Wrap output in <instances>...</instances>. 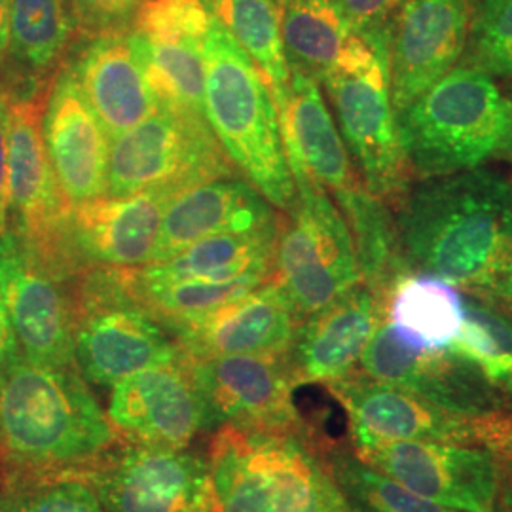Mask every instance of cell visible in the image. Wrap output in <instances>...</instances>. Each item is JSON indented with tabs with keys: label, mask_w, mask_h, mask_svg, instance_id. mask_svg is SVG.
I'll return each instance as SVG.
<instances>
[{
	"label": "cell",
	"mask_w": 512,
	"mask_h": 512,
	"mask_svg": "<svg viewBox=\"0 0 512 512\" xmlns=\"http://www.w3.org/2000/svg\"><path fill=\"white\" fill-rule=\"evenodd\" d=\"M393 211L412 272L467 294L512 258V181L492 169L418 181Z\"/></svg>",
	"instance_id": "cell-1"
},
{
	"label": "cell",
	"mask_w": 512,
	"mask_h": 512,
	"mask_svg": "<svg viewBox=\"0 0 512 512\" xmlns=\"http://www.w3.org/2000/svg\"><path fill=\"white\" fill-rule=\"evenodd\" d=\"M450 353L476 366L512 410V313L465 296V321Z\"/></svg>",
	"instance_id": "cell-32"
},
{
	"label": "cell",
	"mask_w": 512,
	"mask_h": 512,
	"mask_svg": "<svg viewBox=\"0 0 512 512\" xmlns=\"http://www.w3.org/2000/svg\"><path fill=\"white\" fill-rule=\"evenodd\" d=\"M384 319V300L359 285L306 317L287 355L294 384H336L351 376Z\"/></svg>",
	"instance_id": "cell-23"
},
{
	"label": "cell",
	"mask_w": 512,
	"mask_h": 512,
	"mask_svg": "<svg viewBox=\"0 0 512 512\" xmlns=\"http://www.w3.org/2000/svg\"><path fill=\"white\" fill-rule=\"evenodd\" d=\"M355 456L410 492L461 512H492L499 503V463L488 448L423 442L365 440Z\"/></svg>",
	"instance_id": "cell-13"
},
{
	"label": "cell",
	"mask_w": 512,
	"mask_h": 512,
	"mask_svg": "<svg viewBox=\"0 0 512 512\" xmlns=\"http://www.w3.org/2000/svg\"><path fill=\"white\" fill-rule=\"evenodd\" d=\"M353 505V503H351ZM353 509H355V512H376V511H370V509H365V507H357V505H353Z\"/></svg>",
	"instance_id": "cell-48"
},
{
	"label": "cell",
	"mask_w": 512,
	"mask_h": 512,
	"mask_svg": "<svg viewBox=\"0 0 512 512\" xmlns=\"http://www.w3.org/2000/svg\"><path fill=\"white\" fill-rule=\"evenodd\" d=\"M406 0H336L353 35L365 40L389 73V46Z\"/></svg>",
	"instance_id": "cell-37"
},
{
	"label": "cell",
	"mask_w": 512,
	"mask_h": 512,
	"mask_svg": "<svg viewBox=\"0 0 512 512\" xmlns=\"http://www.w3.org/2000/svg\"><path fill=\"white\" fill-rule=\"evenodd\" d=\"M42 137L65 202L107 196L112 141L65 59L46 92Z\"/></svg>",
	"instance_id": "cell-20"
},
{
	"label": "cell",
	"mask_w": 512,
	"mask_h": 512,
	"mask_svg": "<svg viewBox=\"0 0 512 512\" xmlns=\"http://www.w3.org/2000/svg\"><path fill=\"white\" fill-rule=\"evenodd\" d=\"M277 224L253 232L200 239L169 260L135 270L152 281H268L274 277Z\"/></svg>",
	"instance_id": "cell-27"
},
{
	"label": "cell",
	"mask_w": 512,
	"mask_h": 512,
	"mask_svg": "<svg viewBox=\"0 0 512 512\" xmlns=\"http://www.w3.org/2000/svg\"><path fill=\"white\" fill-rule=\"evenodd\" d=\"M461 61L512 82V0H473L471 33Z\"/></svg>",
	"instance_id": "cell-34"
},
{
	"label": "cell",
	"mask_w": 512,
	"mask_h": 512,
	"mask_svg": "<svg viewBox=\"0 0 512 512\" xmlns=\"http://www.w3.org/2000/svg\"><path fill=\"white\" fill-rule=\"evenodd\" d=\"M107 512H217L207 458L118 442L86 473Z\"/></svg>",
	"instance_id": "cell-14"
},
{
	"label": "cell",
	"mask_w": 512,
	"mask_h": 512,
	"mask_svg": "<svg viewBox=\"0 0 512 512\" xmlns=\"http://www.w3.org/2000/svg\"><path fill=\"white\" fill-rule=\"evenodd\" d=\"M203 57L205 118L220 147L279 213L291 211L296 186L266 76L217 18L205 38Z\"/></svg>",
	"instance_id": "cell-4"
},
{
	"label": "cell",
	"mask_w": 512,
	"mask_h": 512,
	"mask_svg": "<svg viewBox=\"0 0 512 512\" xmlns=\"http://www.w3.org/2000/svg\"><path fill=\"white\" fill-rule=\"evenodd\" d=\"M0 294L31 365H74L73 287L44 270L12 230L0 234Z\"/></svg>",
	"instance_id": "cell-16"
},
{
	"label": "cell",
	"mask_w": 512,
	"mask_h": 512,
	"mask_svg": "<svg viewBox=\"0 0 512 512\" xmlns=\"http://www.w3.org/2000/svg\"><path fill=\"white\" fill-rule=\"evenodd\" d=\"M177 196L169 190H154L69 205L63 253L74 279L93 268L152 264L165 209Z\"/></svg>",
	"instance_id": "cell-15"
},
{
	"label": "cell",
	"mask_w": 512,
	"mask_h": 512,
	"mask_svg": "<svg viewBox=\"0 0 512 512\" xmlns=\"http://www.w3.org/2000/svg\"><path fill=\"white\" fill-rule=\"evenodd\" d=\"M76 38L69 0H12L10 46L0 67L10 92H48Z\"/></svg>",
	"instance_id": "cell-26"
},
{
	"label": "cell",
	"mask_w": 512,
	"mask_h": 512,
	"mask_svg": "<svg viewBox=\"0 0 512 512\" xmlns=\"http://www.w3.org/2000/svg\"><path fill=\"white\" fill-rule=\"evenodd\" d=\"M74 365L88 384L110 385L184 357L171 332L135 300L124 268H93L76 279Z\"/></svg>",
	"instance_id": "cell-6"
},
{
	"label": "cell",
	"mask_w": 512,
	"mask_h": 512,
	"mask_svg": "<svg viewBox=\"0 0 512 512\" xmlns=\"http://www.w3.org/2000/svg\"><path fill=\"white\" fill-rule=\"evenodd\" d=\"M275 107L294 184L310 181L332 194L363 184L315 78L291 69L289 88Z\"/></svg>",
	"instance_id": "cell-22"
},
{
	"label": "cell",
	"mask_w": 512,
	"mask_h": 512,
	"mask_svg": "<svg viewBox=\"0 0 512 512\" xmlns=\"http://www.w3.org/2000/svg\"><path fill=\"white\" fill-rule=\"evenodd\" d=\"M213 21L203 0H147L133 31L150 42L205 44Z\"/></svg>",
	"instance_id": "cell-36"
},
{
	"label": "cell",
	"mask_w": 512,
	"mask_h": 512,
	"mask_svg": "<svg viewBox=\"0 0 512 512\" xmlns=\"http://www.w3.org/2000/svg\"><path fill=\"white\" fill-rule=\"evenodd\" d=\"M471 296L482 298L512 313V258L490 279L488 285H484L480 291H476Z\"/></svg>",
	"instance_id": "cell-40"
},
{
	"label": "cell",
	"mask_w": 512,
	"mask_h": 512,
	"mask_svg": "<svg viewBox=\"0 0 512 512\" xmlns=\"http://www.w3.org/2000/svg\"><path fill=\"white\" fill-rule=\"evenodd\" d=\"M507 118V95L490 76L461 61L397 112L412 181L475 169L495 158Z\"/></svg>",
	"instance_id": "cell-5"
},
{
	"label": "cell",
	"mask_w": 512,
	"mask_h": 512,
	"mask_svg": "<svg viewBox=\"0 0 512 512\" xmlns=\"http://www.w3.org/2000/svg\"><path fill=\"white\" fill-rule=\"evenodd\" d=\"M509 90H511V95H509V97H512V82H511V86H509Z\"/></svg>",
	"instance_id": "cell-49"
},
{
	"label": "cell",
	"mask_w": 512,
	"mask_h": 512,
	"mask_svg": "<svg viewBox=\"0 0 512 512\" xmlns=\"http://www.w3.org/2000/svg\"><path fill=\"white\" fill-rule=\"evenodd\" d=\"M495 458H497V461H512V439L507 444V448L503 452H499Z\"/></svg>",
	"instance_id": "cell-46"
},
{
	"label": "cell",
	"mask_w": 512,
	"mask_h": 512,
	"mask_svg": "<svg viewBox=\"0 0 512 512\" xmlns=\"http://www.w3.org/2000/svg\"><path fill=\"white\" fill-rule=\"evenodd\" d=\"M76 38L128 33L147 0H69ZM74 38V40H76Z\"/></svg>",
	"instance_id": "cell-38"
},
{
	"label": "cell",
	"mask_w": 512,
	"mask_h": 512,
	"mask_svg": "<svg viewBox=\"0 0 512 512\" xmlns=\"http://www.w3.org/2000/svg\"><path fill=\"white\" fill-rule=\"evenodd\" d=\"M281 35L289 67L321 82L344 54L353 31L336 0H283Z\"/></svg>",
	"instance_id": "cell-30"
},
{
	"label": "cell",
	"mask_w": 512,
	"mask_h": 512,
	"mask_svg": "<svg viewBox=\"0 0 512 512\" xmlns=\"http://www.w3.org/2000/svg\"><path fill=\"white\" fill-rule=\"evenodd\" d=\"M65 61L71 65L110 141L158 110L148 88L135 31L76 38Z\"/></svg>",
	"instance_id": "cell-24"
},
{
	"label": "cell",
	"mask_w": 512,
	"mask_h": 512,
	"mask_svg": "<svg viewBox=\"0 0 512 512\" xmlns=\"http://www.w3.org/2000/svg\"><path fill=\"white\" fill-rule=\"evenodd\" d=\"M2 486L16 497L19 512H107L90 480L80 473L19 478Z\"/></svg>",
	"instance_id": "cell-35"
},
{
	"label": "cell",
	"mask_w": 512,
	"mask_h": 512,
	"mask_svg": "<svg viewBox=\"0 0 512 512\" xmlns=\"http://www.w3.org/2000/svg\"><path fill=\"white\" fill-rule=\"evenodd\" d=\"M319 450L338 488L357 507L376 512H461L410 492L340 444L319 439Z\"/></svg>",
	"instance_id": "cell-33"
},
{
	"label": "cell",
	"mask_w": 512,
	"mask_h": 512,
	"mask_svg": "<svg viewBox=\"0 0 512 512\" xmlns=\"http://www.w3.org/2000/svg\"><path fill=\"white\" fill-rule=\"evenodd\" d=\"M348 412L353 444L365 440H423L488 448L494 456L512 439V412L486 418L461 416L427 403L397 385L368 378L355 370L329 385Z\"/></svg>",
	"instance_id": "cell-11"
},
{
	"label": "cell",
	"mask_w": 512,
	"mask_h": 512,
	"mask_svg": "<svg viewBox=\"0 0 512 512\" xmlns=\"http://www.w3.org/2000/svg\"><path fill=\"white\" fill-rule=\"evenodd\" d=\"M283 289L272 279L217 310L165 325L186 359L289 355L300 327Z\"/></svg>",
	"instance_id": "cell-19"
},
{
	"label": "cell",
	"mask_w": 512,
	"mask_h": 512,
	"mask_svg": "<svg viewBox=\"0 0 512 512\" xmlns=\"http://www.w3.org/2000/svg\"><path fill=\"white\" fill-rule=\"evenodd\" d=\"M492 512H512V509L505 507V505H501V503H497V505H495L494 511Z\"/></svg>",
	"instance_id": "cell-47"
},
{
	"label": "cell",
	"mask_w": 512,
	"mask_h": 512,
	"mask_svg": "<svg viewBox=\"0 0 512 512\" xmlns=\"http://www.w3.org/2000/svg\"><path fill=\"white\" fill-rule=\"evenodd\" d=\"M266 76L275 99L287 92L291 67L285 55L281 18L283 0H203Z\"/></svg>",
	"instance_id": "cell-31"
},
{
	"label": "cell",
	"mask_w": 512,
	"mask_h": 512,
	"mask_svg": "<svg viewBox=\"0 0 512 512\" xmlns=\"http://www.w3.org/2000/svg\"><path fill=\"white\" fill-rule=\"evenodd\" d=\"M349 156L366 190L391 209L412 186L404 156L389 73L365 40L353 35L334 69L321 82Z\"/></svg>",
	"instance_id": "cell-7"
},
{
	"label": "cell",
	"mask_w": 512,
	"mask_h": 512,
	"mask_svg": "<svg viewBox=\"0 0 512 512\" xmlns=\"http://www.w3.org/2000/svg\"><path fill=\"white\" fill-rule=\"evenodd\" d=\"M241 177L205 114L160 107L110 145L107 196L186 190Z\"/></svg>",
	"instance_id": "cell-9"
},
{
	"label": "cell",
	"mask_w": 512,
	"mask_h": 512,
	"mask_svg": "<svg viewBox=\"0 0 512 512\" xmlns=\"http://www.w3.org/2000/svg\"><path fill=\"white\" fill-rule=\"evenodd\" d=\"M473 0H406L389 46V92L399 112L463 59Z\"/></svg>",
	"instance_id": "cell-21"
},
{
	"label": "cell",
	"mask_w": 512,
	"mask_h": 512,
	"mask_svg": "<svg viewBox=\"0 0 512 512\" xmlns=\"http://www.w3.org/2000/svg\"><path fill=\"white\" fill-rule=\"evenodd\" d=\"M499 463V503L512 509V461Z\"/></svg>",
	"instance_id": "cell-44"
},
{
	"label": "cell",
	"mask_w": 512,
	"mask_h": 512,
	"mask_svg": "<svg viewBox=\"0 0 512 512\" xmlns=\"http://www.w3.org/2000/svg\"><path fill=\"white\" fill-rule=\"evenodd\" d=\"M294 186L293 209L279 213L274 281L304 321L363 279L348 222L329 192L310 181Z\"/></svg>",
	"instance_id": "cell-8"
},
{
	"label": "cell",
	"mask_w": 512,
	"mask_h": 512,
	"mask_svg": "<svg viewBox=\"0 0 512 512\" xmlns=\"http://www.w3.org/2000/svg\"><path fill=\"white\" fill-rule=\"evenodd\" d=\"M0 512H19L16 497L2 484H0Z\"/></svg>",
	"instance_id": "cell-45"
},
{
	"label": "cell",
	"mask_w": 512,
	"mask_h": 512,
	"mask_svg": "<svg viewBox=\"0 0 512 512\" xmlns=\"http://www.w3.org/2000/svg\"><path fill=\"white\" fill-rule=\"evenodd\" d=\"M21 357L18 338L0 294V376Z\"/></svg>",
	"instance_id": "cell-41"
},
{
	"label": "cell",
	"mask_w": 512,
	"mask_h": 512,
	"mask_svg": "<svg viewBox=\"0 0 512 512\" xmlns=\"http://www.w3.org/2000/svg\"><path fill=\"white\" fill-rule=\"evenodd\" d=\"M107 418L122 442L188 448L205 431L202 399L188 361L147 368L110 385Z\"/></svg>",
	"instance_id": "cell-18"
},
{
	"label": "cell",
	"mask_w": 512,
	"mask_h": 512,
	"mask_svg": "<svg viewBox=\"0 0 512 512\" xmlns=\"http://www.w3.org/2000/svg\"><path fill=\"white\" fill-rule=\"evenodd\" d=\"M511 181H512V179H511Z\"/></svg>",
	"instance_id": "cell-50"
},
{
	"label": "cell",
	"mask_w": 512,
	"mask_h": 512,
	"mask_svg": "<svg viewBox=\"0 0 512 512\" xmlns=\"http://www.w3.org/2000/svg\"><path fill=\"white\" fill-rule=\"evenodd\" d=\"M495 158H501L503 162L512 164V97L507 95V118H505V129L499 148L495 152Z\"/></svg>",
	"instance_id": "cell-43"
},
{
	"label": "cell",
	"mask_w": 512,
	"mask_h": 512,
	"mask_svg": "<svg viewBox=\"0 0 512 512\" xmlns=\"http://www.w3.org/2000/svg\"><path fill=\"white\" fill-rule=\"evenodd\" d=\"M277 222L279 211L243 177L194 186L167 205L152 264L179 255L200 239L253 232Z\"/></svg>",
	"instance_id": "cell-25"
},
{
	"label": "cell",
	"mask_w": 512,
	"mask_h": 512,
	"mask_svg": "<svg viewBox=\"0 0 512 512\" xmlns=\"http://www.w3.org/2000/svg\"><path fill=\"white\" fill-rule=\"evenodd\" d=\"M8 230L38 264L73 287L63 228L69 211L42 137L46 92L8 90Z\"/></svg>",
	"instance_id": "cell-10"
},
{
	"label": "cell",
	"mask_w": 512,
	"mask_h": 512,
	"mask_svg": "<svg viewBox=\"0 0 512 512\" xmlns=\"http://www.w3.org/2000/svg\"><path fill=\"white\" fill-rule=\"evenodd\" d=\"M359 372L435 404L442 410L486 418L512 412L482 372L469 361L444 351L412 348L382 319L359 361Z\"/></svg>",
	"instance_id": "cell-17"
},
{
	"label": "cell",
	"mask_w": 512,
	"mask_h": 512,
	"mask_svg": "<svg viewBox=\"0 0 512 512\" xmlns=\"http://www.w3.org/2000/svg\"><path fill=\"white\" fill-rule=\"evenodd\" d=\"M207 463L217 512H355L319 450V437L222 425Z\"/></svg>",
	"instance_id": "cell-3"
},
{
	"label": "cell",
	"mask_w": 512,
	"mask_h": 512,
	"mask_svg": "<svg viewBox=\"0 0 512 512\" xmlns=\"http://www.w3.org/2000/svg\"><path fill=\"white\" fill-rule=\"evenodd\" d=\"M186 361L202 399L205 431H217L222 425L277 435L310 429L294 403L296 384L287 355Z\"/></svg>",
	"instance_id": "cell-12"
},
{
	"label": "cell",
	"mask_w": 512,
	"mask_h": 512,
	"mask_svg": "<svg viewBox=\"0 0 512 512\" xmlns=\"http://www.w3.org/2000/svg\"><path fill=\"white\" fill-rule=\"evenodd\" d=\"M8 99L0 74V234L8 230Z\"/></svg>",
	"instance_id": "cell-39"
},
{
	"label": "cell",
	"mask_w": 512,
	"mask_h": 512,
	"mask_svg": "<svg viewBox=\"0 0 512 512\" xmlns=\"http://www.w3.org/2000/svg\"><path fill=\"white\" fill-rule=\"evenodd\" d=\"M384 319L412 348L444 351L465 321V296L437 275H403L384 298Z\"/></svg>",
	"instance_id": "cell-28"
},
{
	"label": "cell",
	"mask_w": 512,
	"mask_h": 512,
	"mask_svg": "<svg viewBox=\"0 0 512 512\" xmlns=\"http://www.w3.org/2000/svg\"><path fill=\"white\" fill-rule=\"evenodd\" d=\"M10 14H12V0H0V67L10 46Z\"/></svg>",
	"instance_id": "cell-42"
},
{
	"label": "cell",
	"mask_w": 512,
	"mask_h": 512,
	"mask_svg": "<svg viewBox=\"0 0 512 512\" xmlns=\"http://www.w3.org/2000/svg\"><path fill=\"white\" fill-rule=\"evenodd\" d=\"M332 196L348 222L363 285L384 300L391 287L412 272L395 211L365 184Z\"/></svg>",
	"instance_id": "cell-29"
},
{
	"label": "cell",
	"mask_w": 512,
	"mask_h": 512,
	"mask_svg": "<svg viewBox=\"0 0 512 512\" xmlns=\"http://www.w3.org/2000/svg\"><path fill=\"white\" fill-rule=\"evenodd\" d=\"M118 442L76 366L48 368L19 357L0 376V484L86 475Z\"/></svg>",
	"instance_id": "cell-2"
}]
</instances>
